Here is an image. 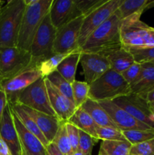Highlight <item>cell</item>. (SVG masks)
Listing matches in <instances>:
<instances>
[{"label":"cell","mask_w":154,"mask_h":155,"mask_svg":"<svg viewBox=\"0 0 154 155\" xmlns=\"http://www.w3.org/2000/svg\"><path fill=\"white\" fill-rule=\"evenodd\" d=\"M54 0H24L25 11L17 47L30 51L32 42L42 21L48 15Z\"/></svg>","instance_id":"6da1fadb"},{"label":"cell","mask_w":154,"mask_h":155,"mask_svg":"<svg viewBox=\"0 0 154 155\" xmlns=\"http://www.w3.org/2000/svg\"><path fill=\"white\" fill-rule=\"evenodd\" d=\"M122 19L117 12L100 26L79 48L81 52L100 53L108 48L122 45Z\"/></svg>","instance_id":"7a4b0ae2"},{"label":"cell","mask_w":154,"mask_h":155,"mask_svg":"<svg viewBox=\"0 0 154 155\" xmlns=\"http://www.w3.org/2000/svg\"><path fill=\"white\" fill-rule=\"evenodd\" d=\"M24 0H11L0 10V47H17L25 11Z\"/></svg>","instance_id":"3957f363"},{"label":"cell","mask_w":154,"mask_h":155,"mask_svg":"<svg viewBox=\"0 0 154 155\" xmlns=\"http://www.w3.org/2000/svg\"><path fill=\"white\" fill-rule=\"evenodd\" d=\"M89 86V98L98 102L113 101L131 93L130 85L124 80L121 74L112 69Z\"/></svg>","instance_id":"277c9868"},{"label":"cell","mask_w":154,"mask_h":155,"mask_svg":"<svg viewBox=\"0 0 154 155\" xmlns=\"http://www.w3.org/2000/svg\"><path fill=\"white\" fill-rule=\"evenodd\" d=\"M141 15L137 14L122 20L121 41L125 48L154 46V28L140 21Z\"/></svg>","instance_id":"5b68a950"},{"label":"cell","mask_w":154,"mask_h":155,"mask_svg":"<svg viewBox=\"0 0 154 155\" xmlns=\"http://www.w3.org/2000/svg\"><path fill=\"white\" fill-rule=\"evenodd\" d=\"M36 65L30 51L18 47H0V80L1 83Z\"/></svg>","instance_id":"8992f818"},{"label":"cell","mask_w":154,"mask_h":155,"mask_svg":"<svg viewBox=\"0 0 154 155\" xmlns=\"http://www.w3.org/2000/svg\"><path fill=\"white\" fill-rule=\"evenodd\" d=\"M10 103L17 102L37 111L56 116L50 104L45 85V77H42L15 95Z\"/></svg>","instance_id":"52a82bcc"},{"label":"cell","mask_w":154,"mask_h":155,"mask_svg":"<svg viewBox=\"0 0 154 155\" xmlns=\"http://www.w3.org/2000/svg\"><path fill=\"white\" fill-rule=\"evenodd\" d=\"M57 30L51 24L48 13L36 32L30 49L33 63L36 65L54 54L53 47Z\"/></svg>","instance_id":"ba28073f"},{"label":"cell","mask_w":154,"mask_h":155,"mask_svg":"<svg viewBox=\"0 0 154 155\" xmlns=\"http://www.w3.org/2000/svg\"><path fill=\"white\" fill-rule=\"evenodd\" d=\"M123 0H107L104 5L84 17L78 40L79 49L95 30L102 25L117 11Z\"/></svg>","instance_id":"9c48e42d"},{"label":"cell","mask_w":154,"mask_h":155,"mask_svg":"<svg viewBox=\"0 0 154 155\" xmlns=\"http://www.w3.org/2000/svg\"><path fill=\"white\" fill-rule=\"evenodd\" d=\"M83 19L84 16H80L57 29L53 47L54 54H66L79 50L78 40Z\"/></svg>","instance_id":"30bf717a"},{"label":"cell","mask_w":154,"mask_h":155,"mask_svg":"<svg viewBox=\"0 0 154 155\" xmlns=\"http://www.w3.org/2000/svg\"><path fill=\"white\" fill-rule=\"evenodd\" d=\"M113 102L134 117L137 120L154 130V113L146 99L131 93L114 99Z\"/></svg>","instance_id":"8fae6325"},{"label":"cell","mask_w":154,"mask_h":155,"mask_svg":"<svg viewBox=\"0 0 154 155\" xmlns=\"http://www.w3.org/2000/svg\"><path fill=\"white\" fill-rule=\"evenodd\" d=\"M101 105L107 112L112 120L121 131L125 130H154L149 126L131 116L122 107L112 101H100Z\"/></svg>","instance_id":"7c38bea8"},{"label":"cell","mask_w":154,"mask_h":155,"mask_svg":"<svg viewBox=\"0 0 154 155\" xmlns=\"http://www.w3.org/2000/svg\"><path fill=\"white\" fill-rule=\"evenodd\" d=\"M42 77H44L37 65H33L13 78L2 82L0 84V88L7 95L8 101H10L21 91Z\"/></svg>","instance_id":"4fadbf2b"},{"label":"cell","mask_w":154,"mask_h":155,"mask_svg":"<svg viewBox=\"0 0 154 155\" xmlns=\"http://www.w3.org/2000/svg\"><path fill=\"white\" fill-rule=\"evenodd\" d=\"M79 63L84 72L85 82L89 85L96 81L110 69L107 59L100 53L82 52Z\"/></svg>","instance_id":"5bb4252c"},{"label":"cell","mask_w":154,"mask_h":155,"mask_svg":"<svg viewBox=\"0 0 154 155\" xmlns=\"http://www.w3.org/2000/svg\"><path fill=\"white\" fill-rule=\"evenodd\" d=\"M80 16L83 15L74 0H54L49 12L51 24L57 30Z\"/></svg>","instance_id":"9a60e30c"},{"label":"cell","mask_w":154,"mask_h":155,"mask_svg":"<svg viewBox=\"0 0 154 155\" xmlns=\"http://www.w3.org/2000/svg\"><path fill=\"white\" fill-rule=\"evenodd\" d=\"M0 136L8 147L12 155H23L19 136L9 103L5 108L0 121Z\"/></svg>","instance_id":"2e32d148"},{"label":"cell","mask_w":154,"mask_h":155,"mask_svg":"<svg viewBox=\"0 0 154 155\" xmlns=\"http://www.w3.org/2000/svg\"><path fill=\"white\" fill-rule=\"evenodd\" d=\"M47 92L50 104L56 116L62 122H67L76 110L75 104L59 92L46 78H45Z\"/></svg>","instance_id":"e0dca14e"},{"label":"cell","mask_w":154,"mask_h":155,"mask_svg":"<svg viewBox=\"0 0 154 155\" xmlns=\"http://www.w3.org/2000/svg\"><path fill=\"white\" fill-rule=\"evenodd\" d=\"M12 114L19 136L23 155H46V147L44 146L42 142L35 135L24 127L13 111Z\"/></svg>","instance_id":"ac0fdd59"},{"label":"cell","mask_w":154,"mask_h":155,"mask_svg":"<svg viewBox=\"0 0 154 155\" xmlns=\"http://www.w3.org/2000/svg\"><path fill=\"white\" fill-rule=\"evenodd\" d=\"M22 106L24 110L33 118V120L37 125L38 128L42 132L48 143L52 142L60 125L62 123L64 122L60 121L57 116H51V115H48L33 110V109L26 107V106Z\"/></svg>","instance_id":"d6986e66"},{"label":"cell","mask_w":154,"mask_h":155,"mask_svg":"<svg viewBox=\"0 0 154 155\" xmlns=\"http://www.w3.org/2000/svg\"><path fill=\"white\" fill-rule=\"evenodd\" d=\"M108 61L110 69L117 73L123 72L134 61L132 54L122 45L108 48L100 52Z\"/></svg>","instance_id":"ffe728a7"},{"label":"cell","mask_w":154,"mask_h":155,"mask_svg":"<svg viewBox=\"0 0 154 155\" xmlns=\"http://www.w3.org/2000/svg\"><path fill=\"white\" fill-rule=\"evenodd\" d=\"M131 93L146 99L147 94L154 89V64H141V71L135 80L130 85Z\"/></svg>","instance_id":"44dd1931"},{"label":"cell","mask_w":154,"mask_h":155,"mask_svg":"<svg viewBox=\"0 0 154 155\" xmlns=\"http://www.w3.org/2000/svg\"><path fill=\"white\" fill-rule=\"evenodd\" d=\"M98 127H111L117 128L110 117L98 101L89 98L82 106Z\"/></svg>","instance_id":"7402d4cb"},{"label":"cell","mask_w":154,"mask_h":155,"mask_svg":"<svg viewBox=\"0 0 154 155\" xmlns=\"http://www.w3.org/2000/svg\"><path fill=\"white\" fill-rule=\"evenodd\" d=\"M67 122L73 124L79 130L90 135L97 142L99 140L97 136V129L98 126L82 107L76 109L75 113Z\"/></svg>","instance_id":"603a6c76"},{"label":"cell","mask_w":154,"mask_h":155,"mask_svg":"<svg viewBox=\"0 0 154 155\" xmlns=\"http://www.w3.org/2000/svg\"><path fill=\"white\" fill-rule=\"evenodd\" d=\"M8 103L9 104H10L12 111L15 114L17 117L20 120V121H21V124L24 126V127H25L28 131H30V133H33V135H35V136L42 142V143L43 144L44 146L46 147L49 143H48V141L46 140V139H45V136H43V134H42V132L40 131V130L38 128L37 125H36V124L35 123V121L33 120V118H32L29 115V114L24 110L23 106L21 105V104L17 102Z\"/></svg>","instance_id":"cb8c5ba5"},{"label":"cell","mask_w":154,"mask_h":155,"mask_svg":"<svg viewBox=\"0 0 154 155\" xmlns=\"http://www.w3.org/2000/svg\"><path fill=\"white\" fill-rule=\"evenodd\" d=\"M81 51L79 50L69 54L57 68V71L69 83L72 84L75 80L77 67L80 62Z\"/></svg>","instance_id":"d4e9b609"},{"label":"cell","mask_w":154,"mask_h":155,"mask_svg":"<svg viewBox=\"0 0 154 155\" xmlns=\"http://www.w3.org/2000/svg\"><path fill=\"white\" fill-rule=\"evenodd\" d=\"M151 0H123L117 9V13L122 20L137 14H142L146 10Z\"/></svg>","instance_id":"484cf974"},{"label":"cell","mask_w":154,"mask_h":155,"mask_svg":"<svg viewBox=\"0 0 154 155\" xmlns=\"http://www.w3.org/2000/svg\"><path fill=\"white\" fill-rule=\"evenodd\" d=\"M131 146L127 141H102L99 154L130 155Z\"/></svg>","instance_id":"4316f807"},{"label":"cell","mask_w":154,"mask_h":155,"mask_svg":"<svg viewBox=\"0 0 154 155\" xmlns=\"http://www.w3.org/2000/svg\"><path fill=\"white\" fill-rule=\"evenodd\" d=\"M71 53L54 54L51 57L39 62L37 66L39 69L40 70L42 76L44 77H47L48 75L54 73V71H57V69L59 65H60V64Z\"/></svg>","instance_id":"83f0119b"},{"label":"cell","mask_w":154,"mask_h":155,"mask_svg":"<svg viewBox=\"0 0 154 155\" xmlns=\"http://www.w3.org/2000/svg\"><path fill=\"white\" fill-rule=\"evenodd\" d=\"M57 90L61 92L63 95L69 98V100L73 101V97H72V84L65 80L57 71H54L51 74L45 77Z\"/></svg>","instance_id":"f1b7e54d"},{"label":"cell","mask_w":154,"mask_h":155,"mask_svg":"<svg viewBox=\"0 0 154 155\" xmlns=\"http://www.w3.org/2000/svg\"><path fill=\"white\" fill-rule=\"evenodd\" d=\"M72 90L74 104L76 108H79L89 98L90 86L86 82L75 80L72 83Z\"/></svg>","instance_id":"f546056e"},{"label":"cell","mask_w":154,"mask_h":155,"mask_svg":"<svg viewBox=\"0 0 154 155\" xmlns=\"http://www.w3.org/2000/svg\"><path fill=\"white\" fill-rule=\"evenodd\" d=\"M52 142L63 155H72L73 151L68 137L65 123L61 124Z\"/></svg>","instance_id":"4dcf8cb0"},{"label":"cell","mask_w":154,"mask_h":155,"mask_svg":"<svg viewBox=\"0 0 154 155\" xmlns=\"http://www.w3.org/2000/svg\"><path fill=\"white\" fill-rule=\"evenodd\" d=\"M122 132L131 145L154 139V130H125Z\"/></svg>","instance_id":"1f68e13d"},{"label":"cell","mask_w":154,"mask_h":155,"mask_svg":"<svg viewBox=\"0 0 154 155\" xmlns=\"http://www.w3.org/2000/svg\"><path fill=\"white\" fill-rule=\"evenodd\" d=\"M97 136L99 140L102 141H127L119 129L111 127H98Z\"/></svg>","instance_id":"d6a6232c"},{"label":"cell","mask_w":154,"mask_h":155,"mask_svg":"<svg viewBox=\"0 0 154 155\" xmlns=\"http://www.w3.org/2000/svg\"><path fill=\"white\" fill-rule=\"evenodd\" d=\"M127 49L132 54L134 61L140 64L154 61V46L146 48H129Z\"/></svg>","instance_id":"836d02e7"},{"label":"cell","mask_w":154,"mask_h":155,"mask_svg":"<svg viewBox=\"0 0 154 155\" xmlns=\"http://www.w3.org/2000/svg\"><path fill=\"white\" fill-rule=\"evenodd\" d=\"M107 1V0H74L79 11L84 17L96 10Z\"/></svg>","instance_id":"e575fe53"},{"label":"cell","mask_w":154,"mask_h":155,"mask_svg":"<svg viewBox=\"0 0 154 155\" xmlns=\"http://www.w3.org/2000/svg\"><path fill=\"white\" fill-rule=\"evenodd\" d=\"M97 141L85 132L79 130V149L83 155H91L94 145Z\"/></svg>","instance_id":"d590c367"},{"label":"cell","mask_w":154,"mask_h":155,"mask_svg":"<svg viewBox=\"0 0 154 155\" xmlns=\"http://www.w3.org/2000/svg\"><path fill=\"white\" fill-rule=\"evenodd\" d=\"M131 155H154V139L132 145L130 151Z\"/></svg>","instance_id":"8d00e7d4"},{"label":"cell","mask_w":154,"mask_h":155,"mask_svg":"<svg viewBox=\"0 0 154 155\" xmlns=\"http://www.w3.org/2000/svg\"><path fill=\"white\" fill-rule=\"evenodd\" d=\"M140 71H141V64L137 62H134L125 71L121 73V75L128 84L131 85L138 77Z\"/></svg>","instance_id":"74e56055"},{"label":"cell","mask_w":154,"mask_h":155,"mask_svg":"<svg viewBox=\"0 0 154 155\" xmlns=\"http://www.w3.org/2000/svg\"><path fill=\"white\" fill-rule=\"evenodd\" d=\"M65 126H66L68 137L72 145V151H77L79 149V130L73 124L69 122L65 123Z\"/></svg>","instance_id":"f35d334b"},{"label":"cell","mask_w":154,"mask_h":155,"mask_svg":"<svg viewBox=\"0 0 154 155\" xmlns=\"http://www.w3.org/2000/svg\"><path fill=\"white\" fill-rule=\"evenodd\" d=\"M8 103V98L7 95L5 92L0 88V121H1L2 117L3 112H4L5 108L7 106Z\"/></svg>","instance_id":"ab89813d"},{"label":"cell","mask_w":154,"mask_h":155,"mask_svg":"<svg viewBox=\"0 0 154 155\" xmlns=\"http://www.w3.org/2000/svg\"><path fill=\"white\" fill-rule=\"evenodd\" d=\"M46 155H63L53 142L46 146Z\"/></svg>","instance_id":"60d3db41"},{"label":"cell","mask_w":154,"mask_h":155,"mask_svg":"<svg viewBox=\"0 0 154 155\" xmlns=\"http://www.w3.org/2000/svg\"><path fill=\"white\" fill-rule=\"evenodd\" d=\"M0 155H12L8 147L5 143L1 136H0Z\"/></svg>","instance_id":"b9f144b4"},{"label":"cell","mask_w":154,"mask_h":155,"mask_svg":"<svg viewBox=\"0 0 154 155\" xmlns=\"http://www.w3.org/2000/svg\"><path fill=\"white\" fill-rule=\"evenodd\" d=\"M146 100L148 103L153 102L154 101V89L151 90L149 93L147 94L146 97Z\"/></svg>","instance_id":"7bdbcfd3"},{"label":"cell","mask_w":154,"mask_h":155,"mask_svg":"<svg viewBox=\"0 0 154 155\" xmlns=\"http://www.w3.org/2000/svg\"><path fill=\"white\" fill-rule=\"evenodd\" d=\"M72 155H83V154L82 153V151H80L79 149H78L77 151H73V153H72Z\"/></svg>","instance_id":"ee69618b"},{"label":"cell","mask_w":154,"mask_h":155,"mask_svg":"<svg viewBox=\"0 0 154 155\" xmlns=\"http://www.w3.org/2000/svg\"><path fill=\"white\" fill-rule=\"evenodd\" d=\"M152 7H154V0H151V2H150V3H149V5H148V6H147V8H146V9L147 8H152Z\"/></svg>","instance_id":"f6af8a7d"},{"label":"cell","mask_w":154,"mask_h":155,"mask_svg":"<svg viewBox=\"0 0 154 155\" xmlns=\"http://www.w3.org/2000/svg\"><path fill=\"white\" fill-rule=\"evenodd\" d=\"M149 106H150L151 110H152V111L154 113V101H153V102L149 103Z\"/></svg>","instance_id":"bcb514c9"},{"label":"cell","mask_w":154,"mask_h":155,"mask_svg":"<svg viewBox=\"0 0 154 155\" xmlns=\"http://www.w3.org/2000/svg\"><path fill=\"white\" fill-rule=\"evenodd\" d=\"M4 5H5V2L4 1H1V0H0V10H1L2 8L4 6Z\"/></svg>","instance_id":"7dc6e473"},{"label":"cell","mask_w":154,"mask_h":155,"mask_svg":"<svg viewBox=\"0 0 154 155\" xmlns=\"http://www.w3.org/2000/svg\"><path fill=\"white\" fill-rule=\"evenodd\" d=\"M151 63H152V64H154V61H151Z\"/></svg>","instance_id":"c3c4849f"},{"label":"cell","mask_w":154,"mask_h":155,"mask_svg":"<svg viewBox=\"0 0 154 155\" xmlns=\"http://www.w3.org/2000/svg\"><path fill=\"white\" fill-rule=\"evenodd\" d=\"M0 84H1V80H0Z\"/></svg>","instance_id":"681fc988"},{"label":"cell","mask_w":154,"mask_h":155,"mask_svg":"<svg viewBox=\"0 0 154 155\" xmlns=\"http://www.w3.org/2000/svg\"><path fill=\"white\" fill-rule=\"evenodd\" d=\"M98 155H102V154H98Z\"/></svg>","instance_id":"f907efd6"},{"label":"cell","mask_w":154,"mask_h":155,"mask_svg":"<svg viewBox=\"0 0 154 155\" xmlns=\"http://www.w3.org/2000/svg\"><path fill=\"white\" fill-rule=\"evenodd\" d=\"M130 155H131V154H130Z\"/></svg>","instance_id":"816d5d0a"}]
</instances>
